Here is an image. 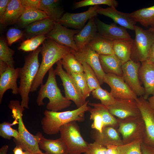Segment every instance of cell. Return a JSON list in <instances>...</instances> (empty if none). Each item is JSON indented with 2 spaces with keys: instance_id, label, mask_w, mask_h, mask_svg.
<instances>
[{
  "instance_id": "obj_41",
  "label": "cell",
  "mask_w": 154,
  "mask_h": 154,
  "mask_svg": "<svg viewBox=\"0 0 154 154\" xmlns=\"http://www.w3.org/2000/svg\"><path fill=\"white\" fill-rule=\"evenodd\" d=\"M102 4L116 8L118 6V3L115 0H84L75 2L73 8L74 9H77L88 6H92Z\"/></svg>"
},
{
  "instance_id": "obj_34",
  "label": "cell",
  "mask_w": 154,
  "mask_h": 154,
  "mask_svg": "<svg viewBox=\"0 0 154 154\" xmlns=\"http://www.w3.org/2000/svg\"><path fill=\"white\" fill-rule=\"evenodd\" d=\"M17 123L18 124V121L15 119L12 123L5 121L1 123L0 136L7 139H10L12 137H13L16 145L20 143L21 139L18 131L13 129L11 127Z\"/></svg>"
},
{
  "instance_id": "obj_48",
  "label": "cell",
  "mask_w": 154,
  "mask_h": 154,
  "mask_svg": "<svg viewBox=\"0 0 154 154\" xmlns=\"http://www.w3.org/2000/svg\"><path fill=\"white\" fill-rule=\"evenodd\" d=\"M117 147V146L111 145L107 146V154H119Z\"/></svg>"
},
{
  "instance_id": "obj_29",
  "label": "cell",
  "mask_w": 154,
  "mask_h": 154,
  "mask_svg": "<svg viewBox=\"0 0 154 154\" xmlns=\"http://www.w3.org/2000/svg\"><path fill=\"white\" fill-rule=\"evenodd\" d=\"M86 46L99 55L114 54L113 41L101 36L98 33Z\"/></svg>"
},
{
  "instance_id": "obj_55",
  "label": "cell",
  "mask_w": 154,
  "mask_h": 154,
  "mask_svg": "<svg viewBox=\"0 0 154 154\" xmlns=\"http://www.w3.org/2000/svg\"><path fill=\"white\" fill-rule=\"evenodd\" d=\"M46 154L45 153H40V154Z\"/></svg>"
},
{
  "instance_id": "obj_32",
  "label": "cell",
  "mask_w": 154,
  "mask_h": 154,
  "mask_svg": "<svg viewBox=\"0 0 154 154\" xmlns=\"http://www.w3.org/2000/svg\"><path fill=\"white\" fill-rule=\"evenodd\" d=\"M61 61L63 68L70 75L84 72L82 64L76 58L72 51L65 56Z\"/></svg>"
},
{
  "instance_id": "obj_2",
  "label": "cell",
  "mask_w": 154,
  "mask_h": 154,
  "mask_svg": "<svg viewBox=\"0 0 154 154\" xmlns=\"http://www.w3.org/2000/svg\"><path fill=\"white\" fill-rule=\"evenodd\" d=\"M89 101L81 107L71 111L62 112L46 110L44 116L41 121L42 130L48 135H54L59 132L60 127L70 122L83 121L85 112L88 111L91 107L88 106Z\"/></svg>"
},
{
  "instance_id": "obj_8",
  "label": "cell",
  "mask_w": 154,
  "mask_h": 154,
  "mask_svg": "<svg viewBox=\"0 0 154 154\" xmlns=\"http://www.w3.org/2000/svg\"><path fill=\"white\" fill-rule=\"evenodd\" d=\"M16 112L13 116L15 119L18 121V131L21 141L16 146L21 147L25 151H29L33 154H38L42 153L39 147V132L34 135L29 132L25 127L23 121V112L25 108L20 104L16 106Z\"/></svg>"
},
{
  "instance_id": "obj_6",
  "label": "cell",
  "mask_w": 154,
  "mask_h": 154,
  "mask_svg": "<svg viewBox=\"0 0 154 154\" xmlns=\"http://www.w3.org/2000/svg\"><path fill=\"white\" fill-rule=\"evenodd\" d=\"M59 132L60 137L67 145L68 154H81L86 152L89 143L83 138L76 121L63 125Z\"/></svg>"
},
{
  "instance_id": "obj_38",
  "label": "cell",
  "mask_w": 154,
  "mask_h": 154,
  "mask_svg": "<svg viewBox=\"0 0 154 154\" xmlns=\"http://www.w3.org/2000/svg\"><path fill=\"white\" fill-rule=\"evenodd\" d=\"M91 93L94 98L100 100L101 104L106 107L113 104L116 100L110 92L101 87L95 89Z\"/></svg>"
},
{
  "instance_id": "obj_4",
  "label": "cell",
  "mask_w": 154,
  "mask_h": 154,
  "mask_svg": "<svg viewBox=\"0 0 154 154\" xmlns=\"http://www.w3.org/2000/svg\"><path fill=\"white\" fill-rule=\"evenodd\" d=\"M41 50L39 47L25 58L23 66L19 68V78L20 79L19 94L21 96V104L22 107L28 109L29 94L38 71L40 64L38 55Z\"/></svg>"
},
{
  "instance_id": "obj_1",
  "label": "cell",
  "mask_w": 154,
  "mask_h": 154,
  "mask_svg": "<svg viewBox=\"0 0 154 154\" xmlns=\"http://www.w3.org/2000/svg\"><path fill=\"white\" fill-rule=\"evenodd\" d=\"M73 50L65 45L60 44L52 39H46L41 47L42 60L33 83L31 92L36 91L40 85L43 84V78L46 74L54 64L72 52Z\"/></svg>"
},
{
  "instance_id": "obj_14",
  "label": "cell",
  "mask_w": 154,
  "mask_h": 154,
  "mask_svg": "<svg viewBox=\"0 0 154 154\" xmlns=\"http://www.w3.org/2000/svg\"><path fill=\"white\" fill-rule=\"evenodd\" d=\"M80 31L69 29L56 22L53 29L46 35L48 38L77 51L79 50L76 44L74 37Z\"/></svg>"
},
{
  "instance_id": "obj_40",
  "label": "cell",
  "mask_w": 154,
  "mask_h": 154,
  "mask_svg": "<svg viewBox=\"0 0 154 154\" xmlns=\"http://www.w3.org/2000/svg\"><path fill=\"white\" fill-rule=\"evenodd\" d=\"M71 75L74 78L84 97L86 99L90 96L91 92L88 84L85 74L83 72L74 73Z\"/></svg>"
},
{
  "instance_id": "obj_24",
  "label": "cell",
  "mask_w": 154,
  "mask_h": 154,
  "mask_svg": "<svg viewBox=\"0 0 154 154\" xmlns=\"http://www.w3.org/2000/svg\"><path fill=\"white\" fill-rule=\"evenodd\" d=\"M55 22L49 18L33 23L25 28V34L29 38L46 35L54 28Z\"/></svg>"
},
{
  "instance_id": "obj_21",
  "label": "cell",
  "mask_w": 154,
  "mask_h": 154,
  "mask_svg": "<svg viewBox=\"0 0 154 154\" xmlns=\"http://www.w3.org/2000/svg\"><path fill=\"white\" fill-rule=\"evenodd\" d=\"M100 14L112 19L116 23L126 29L134 30L136 22L130 17L129 13L120 12L113 7L103 8L99 6L97 10Z\"/></svg>"
},
{
  "instance_id": "obj_33",
  "label": "cell",
  "mask_w": 154,
  "mask_h": 154,
  "mask_svg": "<svg viewBox=\"0 0 154 154\" xmlns=\"http://www.w3.org/2000/svg\"><path fill=\"white\" fill-rule=\"evenodd\" d=\"M88 105L92 106L100 114L103 120L104 127L110 126L115 128L118 127L117 119L111 114L106 106L101 103H94L89 102Z\"/></svg>"
},
{
  "instance_id": "obj_45",
  "label": "cell",
  "mask_w": 154,
  "mask_h": 154,
  "mask_svg": "<svg viewBox=\"0 0 154 154\" xmlns=\"http://www.w3.org/2000/svg\"><path fill=\"white\" fill-rule=\"evenodd\" d=\"M24 9H39L41 0H20Z\"/></svg>"
},
{
  "instance_id": "obj_36",
  "label": "cell",
  "mask_w": 154,
  "mask_h": 154,
  "mask_svg": "<svg viewBox=\"0 0 154 154\" xmlns=\"http://www.w3.org/2000/svg\"><path fill=\"white\" fill-rule=\"evenodd\" d=\"M47 38L46 35H42L28 39L21 44L18 49L25 52L33 51Z\"/></svg>"
},
{
  "instance_id": "obj_28",
  "label": "cell",
  "mask_w": 154,
  "mask_h": 154,
  "mask_svg": "<svg viewBox=\"0 0 154 154\" xmlns=\"http://www.w3.org/2000/svg\"><path fill=\"white\" fill-rule=\"evenodd\" d=\"M24 10L20 0H10L5 14L0 21L1 24L7 25L17 22Z\"/></svg>"
},
{
  "instance_id": "obj_3",
  "label": "cell",
  "mask_w": 154,
  "mask_h": 154,
  "mask_svg": "<svg viewBox=\"0 0 154 154\" xmlns=\"http://www.w3.org/2000/svg\"><path fill=\"white\" fill-rule=\"evenodd\" d=\"M36 100L38 106L45 104L44 99L47 98L49 102L46 105L47 110L58 112L70 106L71 101L62 95L57 85L54 70L52 67L48 71V76L44 84L41 85Z\"/></svg>"
},
{
  "instance_id": "obj_43",
  "label": "cell",
  "mask_w": 154,
  "mask_h": 154,
  "mask_svg": "<svg viewBox=\"0 0 154 154\" xmlns=\"http://www.w3.org/2000/svg\"><path fill=\"white\" fill-rule=\"evenodd\" d=\"M23 32L20 29L11 28L7 31V42L8 45H11L23 37Z\"/></svg>"
},
{
  "instance_id": "obj_10",
  "label": "cell",
  "mask_w": 154,
  "mask_h": 154,
  "mask_svg": "<svg viewBox=\"0 0 154 154\" xmlns=\"http://www.w3.org/2000/svg\"><path fill=\"white\" fill-rule=\"evenodd\" d=\"M135 101L145 125V133L143 142L154 146V110L143 96L137 98Z\"/></svg>"
},
{
  "instance_id": "obj_44",
  "label": "cell",
  "mask_w": 154,
  "mask_h": 154,
  "mask_svg": "<svg viewBox=\"0 0 154 154\" xmlns=\"http://www.w3.org/2000/svg\"><path fill=\"white\" fill-rule=\"evenodd\" d=\"M85 154H107V148L94 142L88 144L87 150Z\"/></svg>"
},
{
  "instance_id": "obj_50",
  "label": "cell",
  "mask_w": 154,
  "mask_h": 154,
  "mask_svg": "<svg viewBox=\"0 0 154 154\" xmlns=\"http://www.w3.org/2000/svg\"><path fill=\"white\" fill-rule=\"evenodd\" d=\"M8 67L6 63L0 60V75L5 71Z\"/></svg>"
},
{
  "instance_id": "obj_52",
  "label": "cell",
  "mask_w": 154,
  "mask_h": 154,
  "mask_svg": "<svg viewBox=\"0 0 154 154\" xmlns=\"http://www.w3.org/2000/svg\"><path fill=\"white\" fill-rule=\"evenodd\" d=\"M9 149L7 145H3L0 149V154H7Z\"/></svg>"
},
{
  "instance_id": "obj_37",
  "label": "cell",
  "mask_w": 154,
  "mask_h": 154,
  "mask_svg": "<svg viewBox=\"0 0 154 154\" xmlns=\"http://www.w3.org/2000/svg\"><path fill=\"white\" fill-rule=\"evenodd\" d=\"M143 139H139L126 144L118 146L119 154H142L141 145Z\"/></svg>"
},
{
  "instance_id": "obj_53",
  "label": "cell",
  "mask_w": 154,
  "mask_h": 154,
  "mask_svg": "<svg viewBox=\"0 0 154 154\" xmlns=\"http://www.w3.org/2000/svg\"><path fill=\"white\" fill-rule=\"evenodd\" d=\"M148 102L151 108L154 110V94L149 97Z\"/></svg>"
},
{
  "instance_id": "obj_54",
  "label": "cell",
  "mask_w": 154,
  "mask_h": 154,
  "mask_svg": "<svg viewBox=\"0 0 154 154\" xmlns=\"http://www.w3.org/2000/svg\"><path fill=\"white\" fill-rule=\"evenodd\" d=\"M23 154H33L29 151H25L24 152V153Z\"/></svg>"
},
{
  "instance_id": "obj_20",
  "label": "cell",
  "mask_w": 154,
  "mask_h": 154,
  "mask_svg": "<svg viewBox=\"0 0 154 154\" xmlns=\"http://www.w3.org/2000/svg\"><path fill=\"white\" fill-rule=\"evenodd\" d=\"M19 68H15L8 67L0 75V103H1L4 93L7 90L11 89L14 95L19 94V87L17 81L19 78Z\"/></svg>"
},
{
  "instance_id": "obj_46",
  "label": "cell",
  "mask_w": 154,
  "mask_h": 154,
  "mask_svg": "<svg viewBox=\"0 0 154 154\" xmlns=\"http://www.w3.org/2000/svg\"><path fill=\"white\" fill-rule=\"evenodd\" d=\"M10 1V0H0V21L5 14Z\"/></svg>"
},
{
  "instance_id": "obj_25",
  "label": "cell",
  "mask_w": 154,
  "mask_h": 154,
  "mask_svg": "<svg viewBox=\"0 0 154 154\" xmlns=\"http://www.w3.org/2000/svg\"><path fill=\"white\" fill-rule=\"evenodd\" d=\"M102 68L106 74H112L122 76L121 61L115 54L99 55Z\"/></svg>"
},
{
  "instance_id": "obj_11",
  "label": "cell",
  "mask_w": 154,
  "mask_h": 154,
  "mask_svg": "<svg viewBox=\"0 0 154 154\" xmlns=\"http://www.w3.org/2000/svg\"><path fill=\"white\" fill-rule=\"evenodd\" d=\"M139 62L131 60L122 66V77L126 84L137 96H143L145 94L144 87L141 86L139 77L140 66Z\"/></svg>"
},
{
  "instance_id": "obj_31",
  "label": "cell",
  "mask_w": 154,
  "mask_h": 154,
  "mask_svg": "<svg viewBox=\"0 0 154 154\" xmlns=\"http://www.w3.org/2000/svg\"><path fill=\"white\" fill-rule=\"evenodd\" d=\"M48 18L46 14L39 9H25L17 22L22 27L25 28L33 23Z\"/></svg>"
},
{
  "instance_id": "obj_47",
  "label": "cell",
  "mask_w": 154,
  "mask_h": 154,
  "mask_svg": "<svg viewBox=\"0 0 154 154\" xmlns=\"http://www.w3.org/2000/svg\"><path fill=\"white\" fill-rule=\"evenodd\" d=\"M141 147L142 154H154V146L147 145L143 142Z\"/></svg>"
},
{
  "instance_id": "obj_16",
  "label": "cell",
  "mask_w": 154,
  "mask_h": 154,
  "mask_svg": "<svg viewBox=\"0 0 154 154\" xmlns=\"http://www.w3.org/2000/svg\"><path fill=\"white\" fill-rule=\"evenodd\" d=\"M75 57L80 62H84L88 64L95 72L100 85L104 83L106 73L103 70L99 58V54L86 46L77 51L73 50Z\"/></svg>"
},
{
  "instance_id": "obj_5",
  "label": "cell",
  "mask_w": 154,
  "mask_h": 154,
  "mask_svg": "<svg viewBox=\"0 0 154 154\" xmlns=\"http://www.w3.org/2000/svg\"><path fill=\"white\" fill-rule=\"evenodd\" d=\"M134 30L135 37L133 42L131 59L135 62H142L147 59L154 44V29L151 27L145 30L135 25Z\"/></svg>"
},
{
  "instance_id": "obj_13",
  "label": "cell",
  "mask_w": 154,
  "mask_h": 154,
  "mask_svg": "<svg viewBox=\"0 0 154 154\" xmlns=\"http://www.w3.org/2000/svg\"><path fill=\"white\" fill-rule=\"evenodd\" d=\"M104 82L110 86V93L115 99L135 100L138 98L125 83L122 76L112 74H106Z\"/></svg>"
},
{
  "instance_id": "obj_15",
  "label": "cell",
  "mask_w": 154,
  "mask_h": 154,
  "mask_svg": "<svg viewBox=\"0 0 154 154\" xmlns=\"http://www.w3.org/2000/svg\"><path fill=\"white\" fill-rule=\"evenodd\" d=\"M110 112L117 118L141 116L136 101L132 99H116L112 105L106 107Z\"/></svg>"
},
{
  "instance_id": "obj_9",
  "label": "cell",
  "mask_w": 154,
  "mask_h": 154,
  "mask_svg": "<svg viewBox=\"0 0 154 154\" xmlns=\"http://www.w3.org/2000/svg\"><path fill=\"white\" fill-rule=\"evenodd\" d=\"M54 70L56 75L59 76L64 89L65 96L68 100L72 101L77 108L83 105L86 102L75 80L71 75L63 69L61 60L56 63Z\"/></svg>"
},
{
  "instance_id": "obj_23",
  "label": "cell",
  "mask_w": 154,
  "mask_h": 154,
  "mask_svg": "<svg viewBox=\"0 0 154 154\" xmlns=\"http://www.w3.org/2000/svg\"><path fill=\"white\" fill-rule=\"evenodd\" d=\"M38 144L40 149L46 154H68L67 145L61 138L55 139H47L39 132Z\"/></svg>"
},
{
  "instance_id": "obj_18",
  "label": "cell",
  "mask_w": 154,
  "mask_h": 154,
  "mask_svg": "<svg viewBox=\"0 0 154 154\" xmlns=\"http://www.w3.org/2000/svg\"><path fill=\"white\" fill-rule=\"evenodd\" d=\"M118 131L110 126L104 127L101 132L94 129L91 136L94 142L105 147L109 145L119 146L123 144Z\"/></svg>"
},
{
  "instance_id": "obj_19",
  "label": "cell",
  "mask_w": 154,
  "mask_h": 154,
  "mask_svg": "<svg viewBox=\"0 0 154 154\" xmlns=\"http://www.w3.org/2000/svg\"><path fill=\"white\" fill-rule=\"evenodd\" d=\"M139 74L145 90L143 97L147 100L150 95L154 94V63L147 60L141 62Z\"/></svg>"
},
{
  "instance_id": "obj_30",
  "label": "cell",
  "mask_w": 154,
  "mask_h": 154,
  "mask_svg": "<svg viewBox=\"0 0 154 154\" xmlns=\"http://www.w3.org/2000/svg\"><path fill=\"white\" fill-rule=\"evenodd\" d=\"M131 18L145 27L151 26L154 29V5L141 9L129 13Z\"/></svg>"
},
{
  "instance_id": "obj_51",
  "label": "cell",
  "mask_w": 154,
  "mask_h": 154,
  "mask_svg": "<svg viewBox=\"0 0 154 154\" xmlns=\"http://www.w3.org/2000/svg\"><path fill=\"white\" fill-rule=\"evenodd\" d=\"M23 150L20 147L16 146L14 148L13 150L14 154H23L24 152L23 151Z\"/></svg>"
},
{
  "instance_id": "obj_12",
  "label": "cell",
  "mask_w": 154,
  "mask_h": 154,
  "mask_svg": "<svg viewBox=\"0 0 154 154\" xmlns=\"http://www.w3.org/2000/svg\"><path fill=\"white\" fill-rule=\"evenodd\" d=\"M99 5L90 7L85 12L73 13L66 12L57 22L63 26L81 30L85 26L86 22L91 18L96 17L97 10Z\"/></svg>"
},
{
  "instance_id": "obj_42",
  "label": "cell",
  "mask_w": 154,
  "mask_h": 154,
  "mask_svg": "<svg viewBox=\"0 0 154 154\" xmlns=\"http://www.w3.org/2000/svg\"><path fill=\"white\" fill-rule=\"evenodd\" d=\"M88 111L90 114V119L93 121L91 125L92 128L100 132H102L104 124L101 115L94 108L91 107Z\"/></svg>"
},
{
  "instance_id": "obj_35",
  "label": "cell",
  "mask_w": 154,
  "mask_h": 154,
  "mask_svg": "<svg viewBox=\"0 0 154 154\" xmlns=\"http://www.w3.org/2000/svg\"><path fill=\"white\" fill-rule=\"evenodd\" d=\"M15 51L10 48L6 41L3 39L0 40V60L6 63L8 66L15 68L13 55Z\"/></svg>"
},
{
  "instance_id": "obj_39",
  "label": "cell",
  "mask_w": 154,
  "mask_h": 154,
  "mask_svg": "<svg viewBox=\"0 0 154 154\" xmlns=\"http://www.w3.org/2000/svg\"><path fill=\"white\" fill-rule=\"evenodd\" d=\"M82 65L84 72L86 74L87 83L90 92L95 89L101 87L97 77L91 67L84 62H80Z\"/></svg>"
},
{
  "instance_id": "obj_7",
  "label": "cell",
  "mask_w": 154,
  "mask_h": 154,
  "mask_svg": "<svg viewBox=\"0 0 154 154\" xmlns=\"http://www.w3.org/2000/svg\"><path fill=\"white\" fill-rule=\"evenodd\" d=\"M118 130L121 135L123 144L144 138L145 133L144 121L141 116L117 119Z\"/></svg>"
},
{
  "instance_id": "obj_17",
  "label": "cell",
  "mask_w": 154,
  "mask_h": 154,
  "mask_svg": "<svg viewBox=\"0 0 154 154\" xmlns=\"http://www.w3.org/2000/svg\"><path fill=\"white\" fill-rule=\"evenodd\" d=\"M97 32L101 36L112 41L131 38L126 29L115 23H106L95 17Z\"/></svg>"
},
{
  "instance_id": "obj_26",
  "label": "cell",
  "mask_w": 154,
  "mask_h": 154,
  "mask_svg": "<svg viewBox=\"0 0 154 154\" xmlns=\"http://www.w3.org/2000/svg\"><path fill=\"white\" fill-rule=\"evenodd\" d=\"M133 40L131 38L113 41L114 54L120 60L123 64L131 60Z\"/></svg>"
},
{
  "instance_id": "obj_49",
  "label": "cell",
  "mask_w": 154,
  "mask_h": 154,
  "mask_svg": "<svg viewBox=\"0 0 154 154\" xmlns=\"http://www.w3.org/2000/svg\"><path fill=\"white\" fill-rule=\"evenodd\" d=\"M147 60L154 63V44L151 48Z\"/></svg>"
},
{
  "instance_id": "obj_27",
  "label": "cell",
  "mask_w": 154,
  "mask_h": 154,
  "mask_svg": "<svg viewBox=\"0 0 154 154\" xmlns=\"http://www.w3.org/2000/svg\"><path fill=\"white\" fill-rule=\"evenodd\" d=\"M39 9L44 12L55 22L62 17L64 10L58 0H41Z\"/></svg>"
},
{
  "instance_id": "obj_22",
  "label": "cell",
  "mask_w": 154,
  "mask_h": 154,
  "mask_svg": "<svg viewBox=\"0 0 154 154\" xmlns=\"http://www.w3.org/2000/svg\"><path fill=\"white\" fill-rule=\"evenodd\" d=\"M98 33L95 17L90 19L87 24L74 37L76 44L79 50L82 49L95 37Z\"/></svg>"
}]
</instances>
